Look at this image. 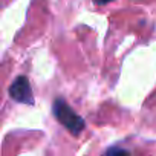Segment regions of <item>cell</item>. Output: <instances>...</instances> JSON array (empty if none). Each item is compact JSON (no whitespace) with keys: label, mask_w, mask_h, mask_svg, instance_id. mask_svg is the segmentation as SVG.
Returning a JSON list of instances; mask_svg holds the SVG:
<instances>
[{"label":"cell","mask_w":156,"mask_h":156,"mask_svg":"<svg viewBox=\"0 0 156 156\" xmlns=\"http://www.w3.org/2000/svg\"><path fill=\"white\" fill-rule=\"evenodd\" d=\"M52 112H54V116L57 118V121L66 127L72 135H80L84 129V121L83 118L78 115L63 98H57L54 101V106H52Z\"/></svg>","instance_id":"6da1fadb"},{"label":"cell","mask_w":156,"mask_h":156,"mask_svg":"<svg viewBox=\"0 0 156 156\" xmlns=\"http://www.w3.org/2000/svg\"><path fill=\"white\" fill-rule=\"evenodd\" d=\"M8 92H9V97H11L14 101H17V103H22V104H34L32 87H31L29 80H28L25 75H20V76L16 78V80L11 83Z\"/></svg>","instance_id":"7a4b0ae2"},{"label":"cell","mask_w":156,"mask_h":156,"mask_svg":"<svg viewBox=\"0 0 156 156\" xmlns=\"http://www.w3.org/2000/svg\"><path fill=\"white\" fill-rule=\"evenodd\" d=\"M106 153H109V154H112V153H129V150H124V148H107L106 150Z\"/></svg>","instance_id":"3957f363"},{"label":"cell","mask_w":156,"mask_h":156,"mask_svg":"<svg viewBox=\"0 0 156 156\" xmlns=\"http://www.w3.org/2000/svg\"><path fill=\"white\" fill-rule=\"evenodd\" d=\"M92 2H94L95 5H98V6H103V5H107V3L113 2V0H92Z\"/></svg>","instance_id":"277c9868"}]
</instances>
